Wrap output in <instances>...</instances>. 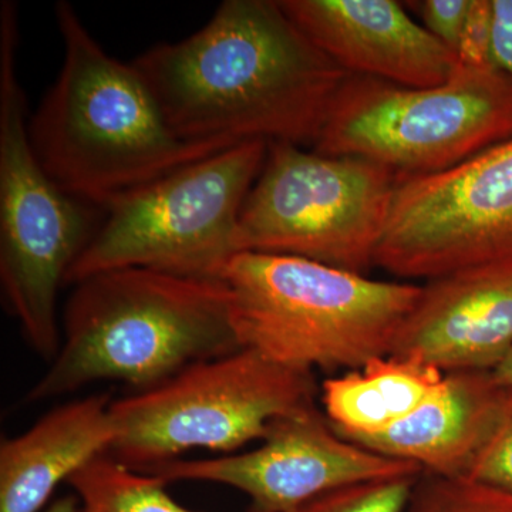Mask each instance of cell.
Returning a JSON list of instances; mask_svg holds the SVG:
<instances>
[{
  "instance_id": "1",
  "label": "cell",
  "mask_w": 512,
  "mask_h": 512,
  "mask_svg": "<svg viewBox=\"0 0 512 512\" xmlns=\"http://www.w3.org/2000/svg\"><path fill=\"white\" fill-rule=\"evenodd\" d=\"M133 64L165 123L191 143L313 146L350 76L279 0H225L194 35Z\"/></svg>"
},
{
  "instance_id": "2",
  "label": "cell",
  "mask_w": 512,
  "mask_h": 512,
  "mask_svg": "<svg viewBox=\"0 0 512 512\" xmlns=\"http://www.w3.org/2000/svg\"><path fill=\"white\" fill-rule=\"evenodd\" d=\"M56 82L29 119L37 160L63 191L104 211L124 195L237 144L175 136L133 62L110 56L72 3L55 6Z\"/></svg>"
},
{
  "instance_id": "3",
  "label": "cell",
  "mask_w": 512,
  "mask_h": 512,
  "mask_svg": "<svg viewBox=\"0 0 512 512\" xmlns=\"http://www.w3.org/2000/svg\"><path fill=\"white\" fill-rule=\"evenodd\" d=\"M238 349L231 293L221 278L143 268L104 272L74 285L59 352L25 402L57 399L100 380L141 392Z\"/></svg>"
},
{
  "instance_id": "4",
  "label": "cell",
  "mask_w": 512,
  "mask_h": 512,
  "mask_svg": "<svg viewBox=\"0 0 512 512\" xmlns=\"http://www.w3.org/2000/svg\"><path fill=\"white\" fill-rule=\"evenodd\" d=\"M239 346L279 365L360 369L392 355L421 286L383 282L296 256L239 252L220 276Z\"/></svg>"
},
{
  "instance_id": "5",
  "label": "cell",
  "mask_w": 512,
  "mask_h": 512,
  "mask_svg": "<svg viewBox=\"0 0 512 512\" xmlns=\"http://www.w3.org/2000/svg\"><path fill=\"white\" fill-rule=\"evenodd\" d=\"M19 9L0 3V286L26 342L46 362L60 349L57 295L99 227V208L52 180L29 137L18 74Z\"/></svg>"
},
{
  "instance_id": "6",
  "label": "cell",
  "mask_w": 512,
  "mask_h": 512,
  "mask_svg": "<svg viewBox=\"0 0 512 512\" xmlns=\"http://www.w3.org/2000/svg\"><path fill=\"white\" fill-rule=\"evenodd\" d=\"M266 154L265 141L237 144L113 202L66 285L127 268L220 278L237 254L239 217Z\"/></svg>"
},
{
  "instance_id": "7",
  "label": "cell",
  "mask_w": 512,
  "mask_h": 512,
  "mask_svg": "<svg viewBox=\"0 0 512 512\" xmlns=\"http://www.w3.org/2000/svg\"><path fill=\"white\" fill-rule=\"evenodd\" d=\"M510 137L511 80L493 66L458 63L434 87L349 76L312 147L407 178L441 173Z\"/></svg>"
},
{
  "instance_id": "8",
  "label": "cell",
  "mask_w": 512,
  "mask_h": 512,
  "mask_svg": "<svg viewBox=\"0 0 512 512\" xmlns=\"http://www.w3.org/2000/svg\"><path fill=\"white\" fill-rule=\"evenodd\" d=\"M316 394L312 372L241 348L113 400L117 434L109 453L141 473L194 448L229 456L264 440L272 421L315 404Z\"/></svg>"
},
{
  "instance_id": "9",
  "label": "cell",
  "mask_w": 512,
  "mask_h": 512,
  "mask_svg": "<svg viewBox=\"0 0 512 512\" xmlns=\"http://www.w3.org/2000/svg\"><path fill=\"white\" fill-rule=\"evenodd\" d=\"M397 175L359 157L268 144L235 249L296 256L365 275L375 265Z\"/></svg>"
},
{
  "instance_id": "10",
  "label": "cell",
  "mask_w": 512,
  "mask_h": 512,
  "mask_svg": "<svg viewBox=\"0 0 512 512\" xmlns=\"http://www.w3.org/2000/svg\"><path fill=\"white\" fill-rule=\"evenodd\" d=\"M512 264V137L441 173L397 178L375 265L441 278Z\"/></svg>"
},
{
  "instance_id": "11",
  "label": "cell",
  "mask_w": 512,
  "mask_h": 512,
  "mask_svg": "<svg viewBox=\"0 0 512 512\" xmlns=\"http://www.w3.org/2000/svg\"><path fill=\"white\" fill-rule=\"evenodd\" d=\"M143 473L168 484L228 485L247 495L248 512H293L338 488L421 474L423 468L343 439L325 413L311 404L272 421L255 450L201 460L178 458Z\"/></svg>"
},
{
  "instance_id": "12",
  "label": "cell",
  "mask_w": 512,
  "mask_h": 512,
  "mask_svg": "<svg viewBox=\"0 0 512 512\" xmlns=\"http://www.w3.org/2000/svg\"><path fill=\"white\" fill-rule=\"evenodd\" d=\"M279 5L350 76L434 87L458 67L456 53L394 0H279Z\"/></svg>"
},
{
  "instance_id": "13",
  "label": "cell",
  "mask_w": 512,
  "mask_h": 512,
  "mask_svg": "<svg viewBox=\"0 0 512 512\" xmlns=\"http://www.w3.org/2000/svg\"><path fill=\"white\" fill-rule=\"evenodd\" d=\"M512 350V264L431 279L397 333L392 355L441 372H494Z\"/></svg>"
},
{
  "instance_id": "14",
  "label": "cell",
  "mask_w": 512,
  "mask_h": 512,
  "mask_svg": "<svg viewBox=\"0 0 512 512\" xmlns=\"http://www.w3.org/2000/svg\"><path fill=\"white\" fill-rule=\"evenodd\" d=\"M511 404L512 387L494 372L446 373L440 392L407 419L353 443L380 456L417 464L433 476L466 478Z\"/></svg>"
},
{
  "instance_id": "15",
  "label": "cell",
  "mask_w": 512,
  "mask_h": 512,
  "mask_svg": "<svg viewBox=\"0 0 512 512\" xmlns=\"http://www.w3.org/2000/svg\"><path fill=\"white\" fill-rule=\"evenodd\" d=\"M110 393L62 404L0 444V512H40L63 481L116 440Z\"/></svg>"
},
{
  "instance_id": "16",
  "label": "cell",
  "mask_w": 512,
  "mask_h": 512,
  "mask_svg": "<svg viewBox=\"0 0 512 512\" xmlns=\"http://www.w3.org/2000/svg\"><path fill=\"white\" fill-rule=\"evenodd\" d=\"M446 373L419 356H380L322 384L325 416L346 440L373 436L440 392Z\"/></svg>"
},
{
  "instance_id": "17",
  "label": "cell",
  "mask_w": 512,
  "mask_h": 512,
  "mask_svg": "<svg viewBox=\"0 0 512 512\" xmlns=\"http://www.w3.org/2000/svg\"><path fill=\"white\" fill-rule=\"evenodd\" d=\"M67 483L79 512H198L178 504L163 478L133 470L110 453L93 458Z\"/></svg>"
},
{
  "instance_id": "18",
  "label": "cell",
  "mask_w": 512,
  "mask_h": 512,
  "mask_svg": "<svg viewBox=\"0 0 512 512\" xmlns=\"http://www.w3.org/2000/svg\"><path fill=\"white\" fill-rule=\"evenodd\" d=\"M404 512H512V493L423 471Z\"/></svg>"
},
{
  "instance_id": "19",
  "label": "cell",
  "mask_w": 512,
  "mask_h": 512,
  "mask_svg": "<svg viewBox=\"0 0 512 512\" xmlns=\"http://www.w3.org/2000/svg\"><path fill=\"white\" fill-rule=\"evenodd\" d=\"M421 474L348 485L319 495L293 512H404Z\"/></svg>"
},
{
  "instance_id": "20",
  "label": "cell",
  "mask_w": 512,
  "mask_h": 512,
  "mask_svg": "<svg viewBox=\"0 0 512 512\" xmlns=\"http://www.w3.org/2000/svg\"><path fill=\"white\" fill-rule=\"evenodd\" d=\"M466 480L512 493V404L500 429L474 461Z\"/></svg>"
},
{
  "instance_id": "21",
  "label": "cell",
  "mask_w": 512,
  "mask_h": 512,
  "mask_svg": "<svg viewBox=\"0 0 512 512\" xmlns=\"http://www.w3.org/2000/svg\"><path fill=\"white\" fill-rule=\"evenodd\" d=\"M493 36V0H470L457 59L461 66L488 67Z\"/></svg>"
},
{
  "instance_id": "22",
  "label": "cell",
  "mask_w": 512,
  "mask_h": 512,
  "mask_svg": "<svg viewBox=\"0 0 512 512\" xmlns=\"http://www.w3.org/2000/svg\"><path fill=\"white\" fill-rule=\"evenodd\" d=\"M417 6L423 28L457 56L470 0H424Z\"/></svg>"
},
{
  "instance_id": "23",
  "label": "cell",
  "mask_w": 512,
  "mask_h": 512,
  "mask_svg": "<svg viewBox=\"0 0 512 512\" xmlns=\"http://www.w3.org/2000/svg\"><path fill=\"white\" fill-rule=\"evenodd\" d=\"M490 64L512 82V0H493Z\"/></svg>"
},
{
  "instance_id": "24",
  "label": "cell",
  "mask_w": 512,
  "mask_h": 512,
  "mask_svg": "<svg viewBox=\"0 0 512 512\" xmlns=\"http://www.w3.org/2000/svg\"><path fill=\"white\" fill-rule=\"evenodd\" d=\"M79 505L76 494L64 495L53 501L45 512H79Z\"/></svg>"
},
{
  "instance_id": "25",
  "label": "cell",
  "mask_w": 512,
  "mask_h": 512,
  "mask_svg": "<svg viewBox=\"0 0 512 512\" xmlns=\"http://www.w3.org/2000/svg\"><path fill=\"white\" fill-rule=\"evenodd\" d=\"M494 375L497 376L500 382L512 387V350L503 362L500 363V366L494 370Z\"/></svg>"
}]
</instances>
